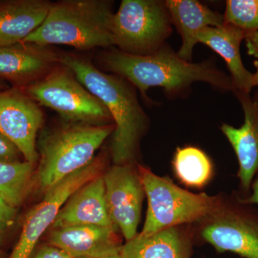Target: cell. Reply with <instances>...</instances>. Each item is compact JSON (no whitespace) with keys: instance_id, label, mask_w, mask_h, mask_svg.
<instances>
[{"instance_id":"6da1fadb","label":"cell","mask_w":258,"mask_h":258,"mask_svg":"<svg viewBox=\"0 0 258 258\" xmlns=\"http://www.w3.org/2000/svg\"><path fill=\"white\" fill-rule=\"evenodd\" d=\"M60 62L111 114L115 125L110 149L113 164H134L141 139L149 123V117L139 103L136 88L120 76L100 71L84 57L61 52Z\"/></svg>"},{"instance_id":"7a4b0ae2","label":"cell","mask_w":258,"mask_h":258,"mask_svg":"<svg viewBox=\"0 0 258 258\" xmlns=\"http://www.w3.org/2000/svg\"><path fill=\"white\" fill-rule=\"evenodd\" d=\"M101 62L106 71L132 83L147 101V91L152 87L178 93L201 81L218 90L235 89L231 78L212 61L193 63L183 60L165 45L147 55H132L112 49L101 54Z\"/></svg>"},{"instance_id":"3957f363","label":"cell","mask_w":258,"mask_h":258,"mask_svg":"<svg viewBox=\"0 0 258 258\" xmlns=\"http://www.w3.org/2000/svg\"><path fill=\"white\" fill-rule=\"evenodd\" d=\"M112 5L108 0L52 3L42 25L22 42L69 45L80 50L113 46Z\"/></svg>"},{"instance_id":"277c9868","label":"cell","mask_w":258,"mask_h":258,"mask_svg":"<svg viewBox=\"0 0 258 258\" xmlns=\"http://www.w3.org/2000/svg\"><path fill=\"white\" fill-rule=\"evenodd\" d=\"M114 129V123H67L44 136L32 188L45 195L61 180L87 166Z\"/></svg>"},{"instance_id":"5b68a950","label":"cell","mask_w":258,"mask_h":258,"mask_svg":"<svg viewBox=\"0 0 258 258\" xmlns=\"http://www.w3.org/2000/svg\"><path fill=\"white\" fill-rule=\"evenodd\" d=\"M137 166L148 200L142 235L175 226L194 225L216 208L221 200V196L191 192L144 166Z\"/></svg>"},{"instance_id":"8992f818","label":"cell","mask_w":258,"mask_h":258,"mask_svg":"<svg viewBox=\"0 0 258 258\" xmlns=\"http://www.w3.org/2000/svg\"><path fill=\"white\" fill-rule=\"evenodd\" d=\"M23 90L39 105L57 112L67 123L106 125L113 120L106 106L62 64Z\"/></svg>"},{"instance_id":"52a82bcc","label":"cell","mask_w":258,"mask_h":258,"mask_svg":"<svg viewBox=\"0 0 258 258\" xmlns=\"http://www.w3.org/2000/svg\"><path fill=\"white\" fill-rule=\"evenodd\" d=\"M196 224L195 235L218 252L258 258V212L238 195L221 197L216 208Z\"/></svg>"},{"instance_id":"ba28073f","label":"cell","mask_w":258,"mask_h":258,"mask_svg":"<svg viewBox=\"0 0 258 258\" xmlns=\"http://www.w3.org/2000/svg\"><path fill=\"white\" fill-rule=\"evenodd\" d=\"M171 25L165 3L123 0L113 15L114 45L132 55H150L165 45L172 32Z\"/></svg>"},{"instance_id":"9c48e42d","label":"cell","mask_w":258,"mask_h":258,"mask_svg":"<svg viewBox=\"0 0 258 258\" xmlns=\"http://www.w3.org/2000/svg\"><path fill=\"white\" fill-rule=\"evenodd\" d=\"M107 160L106 154H99L87 166L48 190L42 201L27 214L21 235L9 258H30L39 240L53 225L64 204L81 186L104 173Z\"/></svg>"},{"instance_id":"30bf717a","label":"cell","mask_w":258,"mask_h":258,"mask_svg":"<svg viewBox=\"0 0 258 258\" xmlns=\"http://www.w3.org/2000/svg\"><path fill=\"white\" fill-rule=\"evenodd\" d=\"M106 199L112 221L128 241L138 235L145 192L134 164H113L103 173Z\"/></svg>"},{"instance_id":"8fae6325","label":"cell","mask_w":258,"mask_h":258,"mask_svg":"<svg viewBox=\"0 0 258 258\" xmlns=\"http://www.w3.org/2000/svg\"><path fill=\"white\" fill-rule=\"evenodd\" d=\"M44 121L38 103L17 87L0 91V133L18 147L24 161L38 159L36 137Z\"/></svg>"},{"instance_id":"7c38bea8","label":"cell","mask_w":258,"mask_h":258,"mask_svg":"<svg viewBox=\"0 0 258 258\" xmlns=\"http://www.w3.org/2000/svg\"><path fill=\"white\" fill-rule=\"evenodd\" d=\"M60 53L49 46L20 42L0 47V79L23 89L60 66Z\"/></svg>"},{"instance_id":"4fadbf2b","label":"cell","mask_w":258,"mask_h":258,"mask_svg":"<svg viewBox=\"0 0 258 258\" xmlns=\"http://www.w3.org/2000/svg\"><path fill=\"white\" fill-rule=\"evenodd\" d=\"M244 111V123L240 128L223 123L222 133L235 151L239 163L237 173L241 193L239 198H247L258 176V96L251 98L249 93L236 91Z\"/></svg>"},{"instance_id":"5bb4252c","label":"cell","mask_w":258,"mask_h":258,"mask_svg":"<svg viewBox=\"0 0 258 258\" xmlns=\"http://www.w3.org/2000/svg\"><path fill=\"white\" fill-rule=\"evenodd\" d=\"M47 241L74 258L104 257L118 253L123 246L118 229L93 225L52 228Z\"/></svg>"},{"instance_id":"9a60e30c","label":"cell","mask_w":258,"mask_h":258,"mask_svg":"<svg viewBox=\"0 0 258 258\" xmlns=\"http://www.w3.org/2000/svg\"><path fill=\"white\" fill-rule=\"evenodd\" d=\"M83 225L118 229L112 221L107 207L103 174L88 181L70 197L51 227Z\"/></svg>"},{"instance_id":"2e32d148","label":"cell","mask_w":258,"mask_h":258,"mask_svg":"<svg viewBox=\"0 0 258 258\" xmlns=\"http://www.w3.org/2000/svg\"><path fill=\"white\" fill-rule=\"evenodd\" d=\"M195 238L193 225L169 227L138 235L120 249L122 258H190Z\"/></svg>"},{"instance_id":"e0dca14e","label":"cell","mask_w":258,"mask_h":258,"mask_svg":"<svg viewBox=\"0 0 258 258\" xmlns=\"http://www.w3.org/2000/svg\"><path fill=\"white\" fill-rule=\"evenodd\" d=\"M164 3L171 23L182 40L178 55L191 62L194 47L199 42V34L204 29L224 25L223 15L195 0H167Z\"/></svg>"},{"instance_id":"ac0fdd59","label":"cell","mask_w":258,"mask_h":258,"mask_svg":"<svg viewBox=\"0 0 258 258\" xmlns=\"http://www.w3.org/2000/svg\"><path fill=\"white\" fill-rule=\"evenodd\" d=\"M52 3L47 0L0 1V47L23 42L42 25Z\"/></svg>"},{"instance_id":"d6986e66","label":"cell","mask_w":258,"mask_h":258,"mask_svg":"<svg viewBox=\"0 0 258 258\" xmlns=\"http://www.w3.org/2000/svg\"><path fill=\"white\" fill-rule=\"evenodd\" d=\"M247 32L231 25L204 29L198 41L221 56L227 63L236 91L249 93L254 87L253 74L245 69L240 54V44Z\"/></svg>"},{"instance_id":"ffe728a7","label":"cell","mask_w":258,"mask_h":258,"mask_svg":"<svg viewBox=\"0 0 258 258\" xmlns=\"http://www.w3.org/2000/svg\"><path fill=\"white\" fill-rule=\"evenodd\" d=\"M178 179L188 186L201 188L211 179L213 166L208 156L195 147L178 148L173 159Z\"/></svg>"},{"instance_id":"44dd1931","label":"cell","mask_w":258,"mask_h":258,"mask_svg":"<svg viewBox=\"0 0 258 258\" xmlns=\"http://www.w3.org/2000/svg\"><path fill=\"white\" fill-rule=\"evenodd\" d=\"M35 164L23 161L0 162V198L17 208L31 189Z\"/></svg>"},{"instance_id":"7402d4cb","label":"cell","mask_w":258,"mask_h":258,"mask_svg":"<svg viewBox=\"0 0 258 258\" xmlns=\"http://www.w3.org/2000/svg\"><path fill=\"white\" fill-rule=\"evenodd\" d=\"M224 24L249 33L258 31V0H227Z\"/></svg>"},{"instance_id":"603a6c76","label":"cell","mask_w":258,"mask_h":258,"mask_svg":"<svg viewBox=\"0 0 258 258\" xmlns=\"http://www.w3.org/2000/svg\"><path fill=\"white\" fill-rule=\"evenodd\" d=\"M23 157L21 152L13 142L0 133V162H19Z\"/></svg>"},{"instance_id":"cb8c5ba5","label":"cell","mask_w":258,"mask_h":258,"mask_svg":"<svg viewBox=\"0 0 258 258\" xmlns=\"http://www.w3.org/2000/svg\"><path fill=\"white\" fill-rule=\"evenodd\" d=\"M17 209L0 198V242L5 232L13 225Z\"/></svg>"},{"instance_id":"d4e9b609","label":"cell","mask_w":258,"mask_h":258,"mask_svg":"<svg viewBox=\"0 0 258 258\" xmlns=\"http://www.w3.org/2000/svg\"><path fill=\"white\" fill-rule=\"evenodd\" d=\"M30 258H74L64 250L52 245L43 244L34 250Z\"/></svg>"},{"instance_id":"484cf974","label":"cell","mask_w":258,"mask_h":258,"mask_svg":"<svg viewBox=\"0 0 258 258\" xmlns=\"http://www.w3.org/2000/svg\"><path fill=\"white\" fill-rule=\"evenodd\" d=\"M244 39L249 55L258 58V31L247 33Z\"/></svg>"},{"instance_id":"4316f807","label":"cell","mask_w":258,"mask_h":258,"mask_svg":"<svg viewBox=\"0 0 258 258\" xmlns=\"http://www.w3.org/2000/svg\"><path fill=\"white\" fill-rule=\"evenodd\" d=\"M244 203L249 205H258V176L254 179L251 186L250 193L246 198L241 199Z\"/></svg>"},{"instance_id":"83f0119b","label":"cell","mask_w":258,"mask_h":258,"mask_svg":"<svg viewBox=\"0 0 258 258\" xmlns=\"http://www.w3.org/2000/svg\"><path fill=\"white\" fill-rule=\"evenodd\" d=\"M254 66L256 68V72L253 74L254 86L258 87V61L254 62Z\"/></svg>"},{"instance_id":"f1b7e54d","label":"cell","mask_w":258,"mask_h":258,"mask_svg":"<svg viewBox=\"0 0 258 258\" xmlns=\"http://www.w3.org/2000/svg\"><path fill=\"white\" fill-rule=\"evenodd\" d=\"M9 88V86L8 85L5 83V81L3 80L0 79V91H4V90L8 89Z\"/></svg>"},{"instance_id":"f546056e","label":"cell","mask_w":258,"mask_h":258,"mask_svg":"<svg viewBox=\"0 0 258 258\" xmlns=\"http://www.w3.org/2000/svg\"><path fill=\"white\" fill-rule=\"evenodd\" d=\"M101 258H122V257L121 254H120V252H118V253L111 254V255L106 256V257Z\"/></svg>"},{"instance_id":"4dcf8cb0","label":"cell","mask_w":258,"mask_h":258,"mask_svg":"<svg viewBox=\"0 0 258 258\" xmlns=\"http://www.w3.org/2000/svg\"><path fill=\"white\" fill-rule=\"evenodd\" d=\"M0 258H1V252H0Z\"/></svg>"},{"instance_id":"1f68e13d","label":"cell","mask_w":258,"mask_h":258,"mask_svg":"<svg viewBox=\"0 0 258 258\" xmlns=\"http://www.w3.org/2000/svg\"><path fill=\"white\" fill-rule=\"evenodd\" d=\"M80 258H86V257H80Z\"/></svg>"}]
</instances>
